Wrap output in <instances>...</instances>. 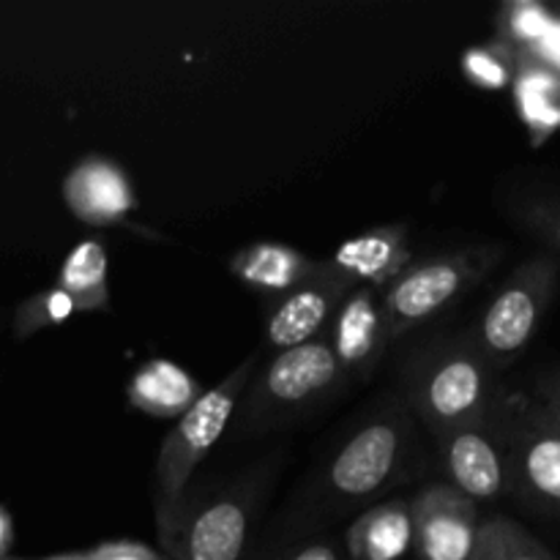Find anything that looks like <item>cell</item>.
I'll list each match as a JSON object with an SVG mask.
<instances>
[{
	"label": "cell",
	"instance_id": "d4e9b609",
	"mask_svg": "<svg viewBox=\"0 0 560 560\" xmlns=\"http://www.w3.org/2000/svg\"><path fill=\"white\" fill-rule=\"evenodd\" d=\"M284 560H342L339 550L331 541H310V545L295 547Z\"/></svg>",
	"mask_w": 560,
	"mask_h": 560
},
{
	"label": "cell",
	"instance_id": "484cf974",
	"mask_svg": "<svg viewBox=\"0 0 560 560\" xmlns=\"http://www.w3.org/2000/svg\"><path fill=\"white\" fill-rule=\"evenodd\" d=\"M541 413H545L547 419H550V424L560 432V388H550V392H547Z\"/></svg>",
	"mask_w": 560,
	"mask_h": 560
},
{
	"label": "cell",
	"instance_id": "277c9868",
	"mask_svg": "<svg viewBox=\"0 0 560 560\" xmlns=\"http://www.w3.org/2000/svg\"><path fill=\"white\" fill-rule=\"evenodd\" d=\"M416 408L435 435L459 427H487L490 364L479 350L438 348L416 377Z\"/></svg>",
	"mask_w": 560,
	"mask_h": 560
},
{
	"label": "cell",
	"instance_id": "4316f807",
	"mask_svg": "<svg viewBox=\"0 0 560 560\" xmlns=\"http://www.w3.org/2000/svg\"><path fill=\"white\" fill-rule=\"evenodd\" d=\"M11 541H14V528H11V517L0 509V560H5Z\"/></svg>",
	"mask_w": 560,
	"mask_h": 560
},
{
	"label": "cell",
	"instance_id": "ac0fdd59",
	"mask_svg": "<svg viewBox=\"0 0 560 560\" xmlns=\"http://www.w3.org/2000/svg\"><path fill=\"white\" fill-rule=\"evenodd\" d=\"M55 288L74 301L77 312L109 310V260L98 238H82L66 255Z\"/></svg>",
	"mask_w": 560,
	"mask_h": 560
},
{
	"label": "cell",
	"instance_id": "5b68a950",
	"mask_svg": "<svg viewBox=\"0 0 560 560\" xmlns=\"http://www.w3.org/2000/svg\"><path fill=\"white\" fill-rule=\"evenodd\" d=\"M556 260L534 257L492 295L479 320V355L487 364H506L528 348L556 293Z\"/></svg>",
	"mask_w": 560,
	"mask_h": 560
},
{
	"label": "cell",
	"instance_id": "603a6c76",
	"mask_svg": "<svg viewBox=\"0 0 560 560\" xmlns=\"http://www.w3.org/2000/svg\"><path fill=\"white\" fill-rule=\"evenodd\" d=\"M550 25V14L536 3H512L503 11V33L512 44L525 47V52H530L547 36Z\"/></svg>",
	"mask_w": 560,
	"mask_h": 560
},
{
	"label": "cell",
	"instance_id": "52a82bcc",
	"mask_svg": "<svg viewBox=\"0 0 560 560\" xmlns=\"http://www.w3.org/2000/svg\"><path fill=\"white\" fill-rule=\"evenodd\" d=\"M252 514L255 495L233 490L195 512L178 509V514L159 528V539L175 560H241L249 541Z\"/></svg>",
	"mask_w": 560,
	"mask_h": 560
},
{
	"label": "cell",
	"instance_id": "7402d4cb",
	"mask_svg": "<svg viewBox=\"0 0 560 560\" xmlns=\"http://www.w3.org/2000/svg\"><path fill=\"white\" fill-rule=\"evenodd\" d=\"M463 71L474 85L498 91L512 80V55H509L506 44L470 47L463 55Z\"/></svg>",
	"mask_w": 560,
	"mask_h": 560
},
{
	"label": "cell",
	"instance_id": "3957f363",
	"mask_svg": "<svg viewBox=\"0 0 560 560\" xmlns=\"http://www.w3.org/2000/svg\"><path fill=\"white\" fill-rule=\"evenodd\" d=\"M345 377L331 342L317 337L299 348L282 350L268 361L262 372L252 375L249 388L244 394L246 410L244 430H252L260 421H273L284 413L304 410L306 405L317 402L331 394Z\"/></svg>",
	"mask_w": 560,
	"mask_h": 560
},
{
	"label": "cell",
	"instance_id": "6da1fadb",
	"mask_svg": "<svg viewBox=\"0 0 560 560\" xmlns=\"http://www.w3.org/2000/svg\"><path fill=\"white\" fill-rule=\"evenodd\" d=\"M255 372L257 353H249L219 386L202 392L200 399L167 432L156 459L159 528L170 523L184 506V492L191 481V474L208 457V452L222 441Z\"/></svg>",
	"mask_w": 560,
	"mask_h": 560
},
{
	"label": "cell",
	"instance_id": "cb8c5ba5",
	"mask_svg": "<svg viewBox=\"0 0 560 560\" xmlns=\"http://www.w3.org/2000/svg\"><path fill=\"white\" fill-rule=\"evenodd\" d=\"M88 560H164L162 556L137 541H109L88 552Z\"/></svg>",
	"mask_w": 560,
	"mask_h": 560
},
{
	"label": "cell",
	"instance_id": "ba28073f",
	"mask_svg": "<svg viewBox=\"0 0 560 560\" xmlns=\"http://www.w3.org/2000/svg\"><path fill=\"white\" fill-rule=\"evenodd\" d=\"M503 457L509 487H517L534 506L560 512V432L541 408L514 413L506 427Z\"/></svg>",
	"mask_w": 560,
	"mask_h": 560
},
{
	"label": "cell",
	"instance_id": "83f0119b",
	"mask_svg": "<svg viewBox=\"0 0 560 560\" xmlns=\"http://www.w3.org/2000/svg\"><path fill=\"white\" fill-rule=\"evenodd\" d=\"M545 233L550 238V244L560 252V213H552L550 219H545Z\"/></svg>",
	"mask_w": 560,
	"mask_h": 560
},
{
	"label": "cell",
	"instance_id": "8fae6325",
	"mask_svg": "<svg viewBox=\"0 0 560 560\" xmlns=\"http://www.w3.org/2000/svg\"><path fill=\"white\" fill-rule=\"evenodd\" d=\"M60 197L66 208L91 228L126 222V217L137 208L129 175L107 156H85L77 162L60 184Z\"/></svg>",
	"mask_w": 560,
	"mask_h": 560
},
{
	"label": "cell",
	"instance_id": "d6986e66",
	"mask_svg": "<svg viewBox=\"0 0 560 560\" xmlns=\"http://www.w3.org/2000/svg\"><path fill=\"white\" fill-rule=\"evenodd\" d=\"M517 107L530 131H552L560 124V77L534 55H520L514 77Z\"/></svg>",
	"mask_w": 560,
	"mask_h": 560
},
{
	"label": "cell",
	"instance_id": "44dd1931",
	"mask_svg": "<svg viewBox=\"0 0 560 560\" xmlns=\"http://www.w3.org/2000/svg\"><path fill=\"white\" fill-rule=\"evenodd\" d=\"M71 315H77V306L63 290L52 288L42 290V293L31 295L22 301L14 312V337L27 339L33 334L44 331V328L63 326Z\"/></svg>",
	"mask_w": 560,
	"mask_h": 560
},
{
	"label": "cell",
	"instance_id": "9c48e42d",
	"mask_svg": "<svg viewBox=\"0 0 560 560\" xmlns=\"http://www.w3.org/2000/svg\"><path fill=\"white\" fill-rule=\"evenodd\" d=\"M413 550L419 560H470L479 534V512L452 485H432L410 501Z\"/></svg>",
	"mask_w": 560,
	"mask_h": 560
},
{
	"label": "cell",
	"instance_id": "7c38bea8",
	"mask_svg": "<svg viewBox=\"0 0 560 560\" xmlns=\"http://www.w3.org/2000/svg\"><path fill=\"white\" fill-rule=\"evenodd\" d=\"M435 438L454 490L474 503L492 501L509 490L506 457L487 427H459Z\"/></svg>",
	"mask_w": 560,
	"mask_h": 560
},
{
	"label": "cell",
	"instance_id": "5bb4252c",
	"mask_svg": "<svg viewBox=\"0 0 560 560\" xmlns=\"http://www.w3.org/2000/svg\"><path fill=\"white\" fill-rule=\"evenodd\" d=\"M326 266L348 279L353 288L383 290L410 266L408 228L386 224L353 235L334 252Z\"/></svg>",
	"mask_w": 560,
	"mask_h": 560
},
{
	"label": "cell",
	"instance_id": "f1b7e54d",
	"mask_svg": "<svg viewBox=\"0 0 560 560\" xmlns=\"http://www.w3.org/2000/svg\"><path fill=\"white\" fill-rule=\"evenodd\" d=\"M49 560H88V552H71V556H58Z\"/></svg>",
	"mask_w": 560,
	"mask_h": 560
},
{
	"label": "cell",
	"instance_id": "4fadbf2b",
	"mask_svg": "<svg viewBox=\"0 0 560 560\" xmlns=\"http://www.w3.org/2000/svg\"><path fill=\"white\" fill-rule=\"evenodd\" d=\"M331 350L342 372L366 377L381 361L388 345L386 320L381 310V290L355 288L331 320Z\"/></svg>",
	"mask_w": 560,
	"mask_h": 560
},
{
	"label": "cell",
	"instance_id": "8992f818",
	"mask_svg": "<svg viewBox=\"0 0 560 560\" xmlns=\"http://www.w3.org/2000/svg\"><path fill=\"white\" fill-rule=\"evenodd\" d=\"M408 454V424L402 416H381L366 421L334 454L326 485L339 501H370L394 485Z\"/></svg>",
	"mask_w": 560,
	"mask_h": 560
},
{
	"label": "cell",
	"instance_id": "2e32d148",
	"mask_svg": "<svg viewBox=\"0 0 560 560\" xmlns=\"http://www.w3.org/2000/svg\"><path fill=\"white\" fill-rule=\"evenodd\" d=\"M230 271L252 290L284 295L317 271V260L277 241H257L230 257Z\"/></svg>",
	"mask_w": 560,
	"mask_h": 560
},
{
	"label": "cell",
	"instance_id": "7a4b0ae2",
	"mask_svg": "<svg viewBox=\"0 0 560 560\" xmlns=\"http://www.w3.org/2000/svg\"><path fill=\"white\" fill-rule=\"evenodd\" d=\"M490 266L492 255L481 249L452 252V255L410 262L392 284L381 290L388 342L402 339L405 334L446 312Z\"/></svg>",
	"mask_w": 560,
	"mask_h": 560
},
{
	"label": "cell",
	"instance_id": "30bf717a",
	"mask_svg": "<svg viewBox=\"0 0 560 560\" xmlns=\"http://www.w3.org/2000/svg\"><path fill=\"white\" fill-rule=\"evenodd\" d=\"M353 290V284L334 268L317 262V271L304 284L284 293V299H279L271 310L266 323L268 345L282 353L317 339L320 331L331 326L337 310Z\"/></svg>",
	"mask_w": 560,
	"mask_h": 560
},
{
	"label": "cell",
	"instance_id": "e0dca14e",
	"mask_svg": "<svg viewBox=\"0 0 560 560\" xmlns=\"http://www.w3.org/2000/svg\"><path fill=\"white\" fill-rule=\"evenodd\" d=\"M350 560H399L413 547L410 501L392 498L366 509L345 536Z\"/></svg>",
	"mask_w": 560,
	"mask_h": 560
},
{
	"label": "cell",
	"instance_id": "ffe728a7",
	"mask_svg": "<svg viewBox=\"0 0 560 560\" xmlns=\"http://www.w3.org/2000/svg\"><path fill=\"white\" fill-rule=\"evenodd\" d=\"M470 560H556L541 541L506 517L479 523L476 550Z\"/></svg>",
	"mask_w": 560,
	"mask_h": 560
},
{
	"label": "cell",
	"instance_id": "9a60e30c",
	"mask_svg": "<svg viewBox=\"0 0 560 560\" xmlns=\"http://www.w3.org/2000/svg\"><path fill=\"white\" fill-rule=\"evenodd\" d=\"M202 388L184 366L173 361H145L126 383V399L135 410L151 419L178 421L200 399Z\"/></svg>",
	"mask_w": 560,
	"mask_h": 560
}]
</instances>
